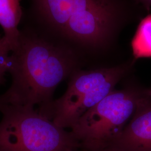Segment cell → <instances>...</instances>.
Here are the masks:
<instances>
[{
  "instance_id": "1",
  "label": "cell",
  "mask_w": 151,
  "mask_h": 151,
  "mask_svg": "<svg viewBox=\"0 0 151 151\" xmlns=\"http://www.w3.org/2000/svg\"><path fill=\"white\" fill-rule=\"evenodd\" d=\"M78 53L49 36L21 32L10 56L11 83L2 94L6 104L35 108L44 115L56 88L78 70Z\"/></svg>"
},
{
  "instance_id": "2",
  "label": "cell",
  "mask_w": 151,
  "mask_h": 151,
  "mask_svg": "<svg viewBox=\"0 0 151 151\" xmlns=\"http://www.w3.org/2000/svg\"><path fill=\"white\" fill-rule=\"evenodd\" d=\"M0 151H80L70 131L35 108L5 104L1 108Z\"/></svg>"
},
{
  "instance_id": "3",
  "label": "cell",
  "mask_w": 151,
  "mask_h": 151,
  "mask_svg": "<svg viewBox=\"0 0 151 151\" xmlns=\"http://www.w3.org/2000/svg\"><path fill=\"white\" fill-rule=\"evenodd\" d=\"M151 93L132 87L115 90L83 114L70 128L84 151H103L122 133Z\"/></svg>"
},
{
  "instance_id": "4",
  "label": "cell",
  "mask_w": 151,
  "mask_h": 151,
  "mask_svg": "<svg viewBox=\"0 0 151 151\" xmlns=\"http://www.w3.org/2000/svg\"><path fill=\"white\" fill-rule=\"evenodd\" d=\"M130 65L77 70L70 76L65 93L53 100L44 115L60 127L70 129L81 116L114 90Z\"/></svg>"
},
{
  "instance_id": "5",
  "label": "cell",
  "mask_w": 151,
  "mask_h": 151,
  "mask_svg": "<svg viewBox=\"0 0 151 151\" xmlns=\"http://www.w3.org/2000/svg\"><path fill=\"white\" fill-rule=\"evenodd\" d=\"M123 0H33L51 38L67 45L82 18L113 7Z\"/></svg>"
},
{
  "instance_id": "6",
  "label": "cell",
  "mask_w": 151,
  "mask_h": 151,
  "mask_svg": "<svg viewBox=\"0 0 151 151\" xmlns=\"http://www.w3.org/2000/svg\"><path fill=\"white\" fill-rule=\"evenodd\" d=\"M106 149L151 151V96L140 105L122 133Z\"/></svg>"
},
{
  "instance_id": "7",
  "label": "cell",
  "mask_w": 151,
  "mask_h": 151,
  "mask_svg": "<svg viewBox=\"0 0 151 151\" xmlns=\"http://www.w3.org/2000/svg\"><path fill=\"white\" fill-rule=\"evenodd\" d=\"M22 16L19 0H0V26L4 34L2 39L10 53L16 47L20 37L18 27Z\"/></svg>"
},
{
  "instance_id": "8",
  "label": "cell",
  "mask_w": 151,
  "mask_h": 151,
  "mask_svg": "<svg viewBox=\"0 0 151 151\" xmlns=\"http://www.w3.org/2000/svg\"><path fill=\"white\" fill-rule=\"evenodd\" d=\"M131 46L135 59L151 57V15L140 22Z\"/></svg>"
},
{
  "instance_id": "9",
  "label": "cell",
  "mask_w": 151,
  "mask_h": 151,
  "mask_svg": "<svg viewBox=\"0 0 151 151\" xmlns=\"http://www.w3.org/2000/svg\"><path fill=\"white\" fill-rule=\"evenodd\" d=\"M10 53L0 37V85L5 82L6 73L9 70Z\"/></svg>"
},
{
  "instance_id": "10",
  "label": "cell",
  "mask_w": 151,
  "mask_h": 151,
  "mask_svg": "<svg viewBox=\"0 0 151 151\" xmlns=\"http://www.w3.org/2000/svg\"><path fill=\"white\" fill-rule=\"evenodd\" d=\"M135 1L137 2L143 4L147 9H149L151 7V0H135Z\"/></svg>"
},
{
  "instance_id": "11",
  "label": "cell",
  "mask_w": 151,
  "mask_h": 151,
  "mask_svg": "<svg viewBox=\"0 0 151 151\" xmlns=\"http://www.w3.org/2000/svg\"><path fill=\"white\" fill-rule=\"evenodd\" d=\"M5 104V101L4 99V97H3L2 95H0V110Z\"/></svg>"
},
{
  "instance_id": "12",
  "label": "cell",
  "mask_w": 151,
  "mask_h": 151,
  "mask_svg": "<svg viewBox=\"0 0 151 151\" xmlns=\"http://www.w3.org/2000/svg\"><path fill=\"white\" fill-rule=\"evenodd\" d=\"M103 151H111V150H108V149H106V150H104Z\"/></svg>"
}]
</instances>
